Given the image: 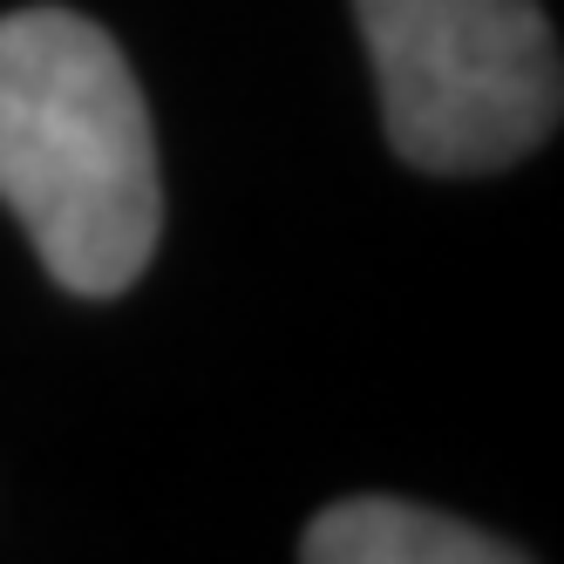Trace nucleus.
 Instances as JSON below:
<instances>
[{
  "mask_svg": "<svg viewBox=\"0 0 564 564\" xmlns=\"http://www.w3.org/2000/svg\"><path fill=\"white\" fill-rule=\"evenodd\" d=\"M0 205L75 300L130 293L164 238L156 130L130 55L75 8L0 14Z\"/></svg>",
  "mask_w": 564,
  "mask_h": 564,
  "instance_id": "nucleus-1",
  "label": "nucleus"
},
{
  "mask_svg": "<svg viewBox=\"0 0 564 564\" xmlns=\"http://www.w3.org/2000/svg\"><path fill=\"white\" fill-rule=\"evenodd\" d=\"M300 564H531V557L429 503L340 497L306 523Z\"/></svg>",
  "mask_w": 564,
  "mask_h": 564,
  "instance_id": "nucleus-3",
  "label": "nucleus"
},
{
  "mask_svg": "<svg viewBox=\"0 0 564 564\" xmlns=\"http://www.w3.org/2000/svg\"><path fill=\"white\" fill-rule=\"evenodd\" d=\"M354 28L401 164L482 177L557 130L564 68L538 0H354Z\"/></svg>",
  "mask_w": 564,
  "mask_h": 564,
  "instance_id": "nucleus-2",
  "label": "nucleus"
}]
</instances>
